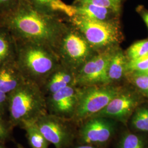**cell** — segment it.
<instances>
[{
    "instance_id": "7a4b0ae2",
    "label": "cell",
    "mask_w": 148,
    "mask_h": 148,
    "mask_svg": "<svg viewBox=\"0 0 148 148\" xmlns=\"http://www.w3.org/2000/svg\"><path fill=\"white\" fill-rule=\"evenodd\" d=\"M16 38L15 61L24 77L41 85L59 65L58 56L47 45L32 40Z\"/></svg>"
},
{
    "instance_id": "cb8c5ba5",
    "label": "cell",
    "mask_w": 148,
    "mask_h": 148,
    "mask_svg": "<svg viewBox=\"0 0 148 148\" xmlns=\"http://www.w3.org/2000/svg\"><path fill=\"white\" fill-rule=\"evenodd\" d=\"M133 81L137 88L148 95V76L134 72L133 76Z\"/></svg>"
},
{
    "instance_id": "4fadbf2b",
    "label": "cell",
    "mask_w": 148,
    "mask_h": 148,
    "mask_svg": "<svg viewBox=\"0 0 148 148\" xmlns=\"http://www.w3.org/2000/svg\"><path fill=\"white\" fill-rule=\"evenodd\" d=\"M29 4L41 12L57 17L63 14L70 18L75 16L74 5H68L61 0H25Z\"/></svg>"
},
{
    "instance_id": "e0dca14e",
    "label": "cell",
    "mask_w": 148,
    "mask_h": 148,
    "mask_svg": "<svg viewBox=\"0 0 148 148\" xmlns=\"http://www.w3.org/2000/svg\"><path fill=\"white\" fill-rule=\"evenodd\" d=\"M126 58L121 52L112 55L109 65L108 76L109 82L120 79L127 70Z\"/></svg>"
},
{
    "instance_id": "ffe728a7",
    "label": "cell",
    "mask_w": 148,
    "mask_h": 148,
    "mask_svg": "<svg viewBox=\"0 0 148 148\" xmlns=\"http://www.w3.org/2000/svg\"><path fill=\"white\" fill-rule=\"evenodd\" d=\"M119 148H144L143 139L135 134L127 133L121 138Z\"/></svg>"
},
{
    "instance_id": "9c48e42d",
    "label": "cell",
    "mask_w": 148,
    "mask_h": 148,
    "mask_svg": "<svg viewBox=\"0 0 148 148\" xmlns=\"http://www.w3.org/2000/svg\"><path fill=\"white\" fill-rule=\"evenodd\" d=\"M112 55L103 53L90 60L80 71L77 78L78 82L87 85L110 82L108 72Z\"/></svg>"
},
{
    "instance_id": "6da1fadb",
    "label": "cell",
    "mask_w": 148,
    "mask_h": 148,
    "mask_svg": "<svg viewBox=\"0 0 148 148\" xmlns=\"http://www.w3.org/2000/svg\"><path fill=\"white\" fill-rule=\"evenodd\" d=\"M0 24L15 38L41 43L55 52L64 29L57 17L38 11L25 0H20L14 10L0 16Z\"/></svg>"
},
{
    "instance_id": "4dcf8cb0",
    "label": "cell",
    "mask_w": 148,
    "mask_h": 148,
    "mask_svg": "<svg viewBox=\"0 0 148 148\" xmlns=\"http://www.w3.org/2000/svg\"><path fill=\"white\" fill-rule=\"evenodd\" d=\"M18 148H23V147L21 145H20V144H18Z\"/></svg>"
},
{
    "instance_id": "277c9868",
    "label": "cell",
    "mask_w": 148,
    "mask_h": 148,
    "mask_svg": "<svg viewBox=\"0 0 148 148\" xmlns=\"http://www.w3.org/2000/svg\"><path fill=\"white\" fill-rule=\"evenodd\" d=\"M70 18L73 24L84 34L87 41L92 46L106 47L116 43L119 40V28L113 23L79 16Z\"/></svg>"
},
{
    "instance_id": "8992f818",
    "label": "cell",
    "mask_w": 148,
    "mask_h": 148,
    "mask_svg": "<svg viewBox=\"0 0 148 148\" xmlns=\"http://www.w3.org/2000/svg\"><path fill=\"white\" fill-rule=\"evenodd\" d=\"M40 132L56 148H66L71 141L68 127L58 117L45 114L35 122Z\"/></svg>"
},
{
    "instance_id": "52a82bcc",
    "label": "cell",
    "mask_w": 148,
    "mask_h": 148,
    "mask_svg": "<svg viewBox=\"0 0 148 148\" xmlns=\"http://www.w3.org/2000/svg\"><path fill=\"white\" fill-rule=\"evenodd\" d=\"M56 52L65 65L85 58L88 52V47L87 42L78 35L64 29Z\"/></svg>"
},
{
    "instance_id": "83f0119b",
    "label": "cell",
    "mask_w": 148,
    "mask_h": 148,
    "mask_svg": "<svg viewBox=\"0 0 148 148\" xmlns=\"http://www.w3.org/2000/svg\"><path fill=\"white\" fill-rule=\"evenodd\" d=\"M7 133V130L5 126L0 127V139L5 137Z\"/></svg>"
},
{
    "instance_id": "f546056e",
    "label": "cell",
    "mask_w": 148,
    "mask_h": 148,
    "mask_svg": "<svg viewBox=\"0 0 148 148\" xmlns=\"http://www.w3.org/2000/svg\"><path fill=\"white\" fill-rule=\"evenodd\" d=\"M136 73H137V72H136ZM139 73L144 74V75H146L148 76V70H147L146 71H143V72H142V73Z\"/></svg>"
},
{
    "instance_id": "8fae6325",
    "label": "cell",
    "mask_w": 148,
    "mask_h": 148,
    "mask_svg": "<svg viewBox=\"0 0 148 148\" xmlns=\"http://www.w3.org/2000/svg\"><path fill=\"white\" fill-rule=\"evenodd\" d=\"M78 95L71 85L50 95L47 103L57 115H66L75 111Z\"/></svg>"
},
{
    "instance_id": "484cf974",
    "label": "cell",
    "mask_w": 148,
    "mask_h": 148,
    "mask_svg": "<svg viewBox=\"0 0 148 148\" xmlns=\"http://www.w3.org/2000/svg\"><path fill=\"white\" fill-rule=\"evenodd\" d=\"M8 108V95L0 90V114Z\"/></svg>"
},
{
    "instance_id": "3957f363",
    "label": "cell",
    "mask_w": 148,
    "mask_h": 148,
    "mask_svg": "<svg viewBox=\"0 0 148 148\" xmlns=\"http://www.w3.org/2000/svg\"><path fill=\"white\" fill-rule=\"evenodd\" d=\"M46 101L41 87L30 80L25 81L8 95V109L12 122L23 126L35 122L45 114Z\"/></svg>"
},
{
    "instance_id": "2e32d148",
    "label": "cell",
    "mask_w": 148,
    "mask_h": 148,
    "mask_svg": "<svg viewBox=\"0 0 148 148\" xmlns=\"http://www.w3.org/2000/svg\"><path fill=\"white\" fill-rule=\"evenodd\" d=\"M74 6L75 16H81L91 19L108 21V19L112 14L116 13L108 8L90 3L77 4Z\"/></svg>"
},
{
    "instance_id": "f1b7e54d",
    "label": "cell",
    "mask_w": 148,
    "mask_h": 148,
    "mask_svg": "<svg viewBox=\"0 0 148 148\" xmlns=\"http://www.w3.org/2000/svg\"><path fill=\"white\" fill-rule=\"evenodd\" d=\"M76 148H97L95 147H93V146H91V145H82V146H79L78 147H77Z\"/></svg>"
},
{
    "instance_id": "1f68e13d",
    "label": "cell",
    "mask_w": 148,
    "mask_h": 148,
    "mask_svg": "<svg viewBox=\"0 0 148 148\" xmlns=\"http://www.w3.org/2000/svg\"><path fill=\"white\" fill-rule=\"evenodd\" d=\"M0 148H2V147H0Z\"/></svg>"
},
{
    "instance_id": "d6986e66",
    "label": "cell",
    "mask_w": 148,
    "mask_h": 148,
    "mask_svg": "<svg viewBox=\"0 0 148 148\" xmlns=\"http://www.w3.org/2000/svg\"><path fill=\"white\" fill-rule=\"evenodd\" d=\"M133 127L143 132H148V108L138 109L132 119Z\"/></svg>"
},
{
    "instance_id": "44dd1931",
    "label": "cell",
    "mask_w": 148,
    "mask_h": 148,
    "mask_svg": "<svg viewBox=\"0 0 148 148\" xmlns=\"http://www.w3.org/2000/svg\"><path fill=\"white\" fill-rule=\"evenodd\" d=\"M148 54V40H142L133 44L127 51L130 60L140 58Z\"/></svg>"
},
{
    "instance_id": "7402d4cb",
    "label": "cell",
    "mask_w": 148,
    "mask_h": 148,
    "mask_svg": "<svg viewBox=\"0 0 148 148\" xmlns=\"http://www.w3.org/2000/svg\"><path fill=\"white\" fill-rule=\"evenodd\" d=\"M121 2V0H76L75 3L76 4L90 3L99 5L118 13L120 10Z\"/></svg>"
},
{
    "instance_id": "d4e9b609",
    "label": "cell",
    "mask_w": 148,
    "mask_h": 148,
    "mask_svg": "<svg viewBox=\"0 0 148 148\" xmlns=\"http://www.w3.org/2000/svg\"><path fill=\"white\" fill-rule=\"evenodd\" d=\"M19 2L20 0H0V16L14 10Z\"/></svg>"
},
{
    "instance_id": "30bf717a",
    "label": "cell",
    "mask_w": 148,
    "mask_h": 148,
    "mask_svg": "<svg viewBox=\"0 0 148 148\" xmlns=\"http://www.w3.org/2000/svg\"><path fill=\"white\" fill-rule=\"evenodd\" d=\"M136 105L134 97L128 93H121L93 117H104L125 121Z\"/></svg>"
},
{
    "instance_id": "603a6c76",
    "label": "cell",
    "mask_w": 148,
    "mask_h": 148,
    "mask_svg": "<svg viewBox=\"0 0 148 148\" xmlns=\"http://www.w3.org/2000/svg\"><path fill=\"white\" fill-rule=\"evenodd\" d=\"M148 69V54L139 58L130 60L127 64V70L134 73H142Z\"/></svg>"
},
{
    "instance_id": "7c38bea8",
    "label": "cell",
    "mask_w": 148,
    "mask_h": 148,
    "mask_svg": "<svg viewBox=\"0 0 148 148\" xmlns=\"http://www.w3.org/2000/svg\"><path fill=\"white\" fill-rule=\"evenodd\" d=\"M25 79L15 60L8 62L0 66V90L7 95L16 89Z\"/></svg>"
},
{
    "instance_id": "ba28073f",
    "label": "cell",
    "mask_w": 148,
    "mask_h": 148,
    "mask_svg": "<svg viewBox=\"0 0 148 148\" xmlns=\"http://www.w3.org/2000/svg\"><path fill=\"white\" fill-rule=\"evenodd\" d=\"M80 131L81 139L86 144H103L107 142L115 131V123L109 118L93 117Z\"/></svg>"
},
{
    "instance_id": "9a60e30c",
    "label": "cell",
    "mask_w": 148,
    "mask_h": 148,
    "mask_svg": "<svg viewBox=\"0 0 148 148\" xmlns=\"http://www.w3.org/2000/svg\"><path fill=\"white\" fill-rule=\"evenodd\" d=\"M16 56V38L7 28L0 24V66L15 60Z\"/></svg>"
},
{
    "instance_id": "4316f807",
    "label": "cell",
    "mask_w": 148,
    "mask_h": 148,
    "mask_svg": "<svg viewBox=\"0 0 148 148\" xmlns=\"http://www.w3.org/2000/svg\"><path fill=\"white\" fill-rule=\"evenodd\" d=\"M142 16L143 18V21L146 24L148 28V11H143L142 13Z\"/></svg>"
},
{
    "instance_id": "5bb4252c",
    "label": "cell",
    "mask_w": 148,
    "mask_h": 148,
    "mask_svg": "<svg viewBox=\"0 0 148 148\" xmlns=\"http://www.w3.org/2000/svg\"><path fill=\"white\" fill-rule=\"evenodd\" d=\"M73 75L65 66H58L49 75L42 85L49 95L53 94L59 90L71 85Z\"/></svg>"
},
{
    "instance_id": "ac0fdd59",
    "label": "cell",
    "mask_w": 148,
    "mask_h": 148,
    "mask_svg": "<svg viewBox=\"0 0 148 148\" xmlns=\"http://www.w3.org/2000/svg\"><path fill=\"white\" fill-rule=\"evenodd\" d=\"M23 126L27 131V137L32 148H48L49 142L40 132L35 122L26 123Z\"/></svg>"
},
{
    "instance_id": "5b68a950",
    "label": "cell",
    "mask_w": 148,
    "mask_h": 148,
    "mask_svg": "<svg viewBox=\"0 0 148 148\" xmlns=\"http://www.w3.org/2000/svg\"><path fill=\"white\" fill-rule=\"evenodd\" d=\"M121 93L119 88L112 86L93 87L87 88L80 96L78 95L75 111L76 117L83 120L94 116Z\"/></svg>"
}]
</instances>
